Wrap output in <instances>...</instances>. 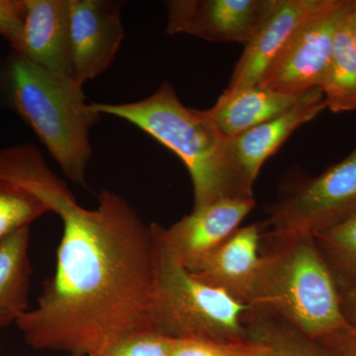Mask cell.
I'll return each mask as SVG.
<instances>
[{"instance_id": "1", "label": "cell", "mask_w": 356, "mask_h": 356, "mask_svg": "<svg viewBox=\"0 0 356 356\" xmlns=\"http://www.w3.org/2000/svg\"><path fill=\"white\" fill-rule=\"evenodd\" d=\"M0 178L41 199L63 222L55 274L36 308L16 322L37 350L102 356L139 332L154 331V238L122 196L103 191L99 205L77 203L34 145L0 149Z\"/></svg>"}, {"instance_id": "2", "label": "cell", "mask_w": 356, "mask_h": 356, "mask_svg": "<svg viewBox=\"0 0 356 356\" xmlns=\"http://www.w3.org/2000/svg\"><path fill=\"white\" fill-rule=\"evenodd\" d=\"M0 95L32 128L65 175L88 187L89 133L102 115L86 104L83 86L13 51L0 67Z\"/></svg>"}, {"instance_id": "3", "label": "cell", "mask_w": 356, "mask_h": 356, "mask_svg": "<svg viewBox=\"0 0 356 356\" xmlns=\"http://www.w3.org/2000/svg\"><path fill=\"white\" fill-rule=\"evenodd\" d=\"M102 115L123 119L170 149L191 175L194 208L233 198H252L243 188L227 153V140L204 110L180 102L172 83H163L140 102L91 103Z\"/></svg>"}, {"instance_id": "4", "label": "cell", "mask_w": 356, "mask_h": 356, "mask_svg": "<svg viewBox=\"0 0 356 356\" xmlns=\"http://www.w3.org/2000/svg\"><path fill=\"white\" fill-rule=\"evenodd\" d=\"M248 305L314 339L350 325L336 280L313 236H261V264Z\"/></svg>"}, {"instance_id": "5", "label": "cell", "mask_w": 356, "mask_h": 356, "mask_svg": "<svg viewBox=\"0 0 356 356\" xmlns=\"http://www.w3.org/2000/svg\"><path fill=\"white\" fill-rule=\"evenodd\" d=\"M154 238L153 321L156 332L175 339L245 341L250 306L194 278L173 257L161 225Z\"/></svg>"}, {"instance_id": "6", "label": "cell", "mask_w": 356, "mask_h": 356, "mask_svg": "<svg viewBox=\"0 0 356 356\" xmlns=\"http://www.w3.org/2000/svg\"><path fill=\"white\" fill-rule=\"evenodd\" d=\"M356 211V147L315 177L303 180L268 211V238L315 236Z\"/></svg>"}, {"instance_id": "7", "label": "cell", "mask_w": 356, "mask_h": 356, "mask_svg": "<svg viewBox=\"0 0 356 356\" xmlns=\"http://www.w3.org/2000/svg\"><path fill=\"white\" fill-rule=\"evenodd\" d=\"M353 4V0H337L304 26L274 58L259 86L296 96L321 88L337 30Z\"/></svg>"}, {"instance_id": "8", "label": "cell", "mask_w": 356, "mask_h": 356, "mask_svg": "<svg viewBox=\"0 0 356 356\" xmlns=\"http://www.w3.org/2000/svg\"><path fill=\"white\" fill-rule=\"evenodd\" d=\"M280 0H168L166 32L247 46Z\"/></svg>"}, {"instance_id": "9", "label": "cell", "mask_w": 356, "mask_h": 356, "mask_svg": "<svg viewBox=\"0 0 356 356\" xmlns=\"http://www.w3.org/2000/svg\"><path fill=\"white\" fill-rule=\"evenodd\" d=\"M124 2L70 0V37L74 79L83 86L103 74L118 54L125 30Z\"/></svg>"}, {"instance_id": "10", "label": "cell", "mask_w": 356, "mask_h": 356, "mask_svg": "<svg viewBox=\"0 0 356 356\" xmlns=\"http://www.w3.org/2000/svg\"><path fill=\"white\" fill-rule=\"evenodd\" d=\"M254 206V197L217 201L193 209L168 229L161 226V236L173 257L192 273L240 228Z\"/></svg>"}, {"instance_id": "11", "label": "cell", "mask_w": 356, "mask_h": 356, "mask_svg": "<svg viewBox=\"0 0 356 356\" xmlns=\"http://www.w3.org/2000/svg\"><path fill=\"white\" fill-rule=\"evenodd\" d=\"M337 0H280L254 38L245 46L224 91L259 86L274 58L312 20L329 10Z\"/></svg>"}, {"instance_id": "12", "label": "cell", "mask_w": 356, "mask_h": 356, "mask_svg": "<svg viewBox=\"0 0 356 356\" xmlns=\"http://www.w3.org/2000/svg\"><path fill=\"white\" fill-rule=\"evenodd\" d=\"M327 109L320 88L309 91L293 108L227 140V153L243 188L254 196V185L261 166L300 126Z\"/></svg>"}, {"instance_id": "13", "label": "cell", "mask_w": 356, "mask_h": 356, "mask_svg": "<svg viewBox=\"0 0 356 356\" xmlns=\"http://www.w3.org/2000/svg\"><path fill=\"white\" fill-rule=\"evenodd\" d=\"M24 23L13 50L58 76L74 79L70 0H25Z\"/></svg>"}, {"instance_id": "14", "label": "cell", "mask_w": 356, "mask_h": 356, "mask_svg": "<svg viewBox=\"0 0 356 356\" xmlns=\"http://www.w3.org/2000/svg\"><path fill=\"white\" fill-rule=\"evenodd\" d=\"M261 236L257 224L238 228L197 270L189 273L248 305L261 264Z\"/></svg>"}, {"instance_id": "15", "label": "cell", "mask_w": 356, "mask_h": 356, "mask_svg": "<svg viewBox=\"0 0 356 356\" xmlns=\"http://www.w3.org/2000/svg\"><path fill=\"white\" fill-rule=\"evenodd\" d=\"M307 93L284 95L261 86L224 91L214 106L204 110V113L226 139H231L293 108Z\"/></svg>"}, {"instance_id": "16", "label": "cell", "mask_w": 356, "mask_h": 356, "mask_svg": "<svg viewBox=\"0 0 356 356\" xmlns=\"http://www.w3.org/2000/svg\"><path fill=\"white\" fill-rule=\"evenodd\" d=\"M30 227L16 231L0 243V329L17 322L29 311L32 266Z\"/></svg>"}, {"instance_id": "17", "label": "cell", "mask_w": 356, "mask_h": 356, "mask_svg": "<svg viewBox=\"0 0 356 356\" xmlns=\"http://www.w3.org/2000/svg\"><path fill=\"white\" fill-rule=\"evenodd\" d=\"M353 7L339 25L321 89L327 109L334 113L356 110V46Z\"/></svg>"}, {"instance_id": "18", "label": "cell", "mask_w": 356, "mask_h": 356, "mask_svg": "<svg viewBox=\"0 0 356 356\" xmlns=\"http://www.w3.org/2000/svg\"><path fill=\"white\" fill-rule=\"evenodd\" d=\"M247 329L248 339L266 346L273 356H329L317 339L252 307Z\"/></svg>"}, {"instance_id": "19", "label": "cell", "mask_w": 356, "mask_h": 356, "mask_svg": "<svg viewBox=\"0 0 356 356\" xmlns=\"http://www.w3.org/2000/svg\"><path fill=\"white\" fill-rule=\"evenodd\" d=\"M314 238L339 291L356 289V211Z\"/></svg>"}, {"instance_id": "20", "label": "cell", "mask_w": 356, "mask_h": 356, "mask_svg": "<svg viewBox=\"0 0 356 356\" xmlns=\"http://www.w3.org/2000/svg\"><path fill=\"white\" fill-rule=\"evenodd\" d=\"M48 212V206L31 192L0 178V243Z\"/></svg>"}, {"instance_id": "21", "label": "cell", "mask_w": 356, "mask_h": 356, "mask_svg": "<svg viewBox=\"0 0 356 356\" xmlns=\"http://www.w3.org/2000/svg\"><path fill=\"white\" fill-rule=\"evenodd\" d=\"M172 356H273L261 344L245 341L172 339Z\"/></svg>"}, {"instance_id": "22", "label": "cell", "mask_w": 356, "mask_h": 356, "mask_svg": "<svg viewBox=\"0 0 356 356\" xmlns=\"http://www.w3.org/2000/svg\"><path fill=\"white\" fill-rule=\"evenodd\" d=\"M172 339L149 331L124 339L102 356H172Z\"/></svg>"}, {"instance_id": "23", "label": "cell", "mask_w": 356, "mask_h": 356, "mask_svg": "<svg viewBox=\"0 0 356 356\" xmlns=\"http://www.w3.org/2000/svg\"><path fill=\"white\" fill-rule=\"evenodd\" d=\"M25 0H0V36L13 44L24 23Z\"/></svg>"}, {"instance_id": "24", "label": "cell", "mask_w": 356, "mask_h": 356, "mask_svg": "<svg viewBox=\"0 0 356 356\" xmlns=\"http://www.w3.org/2000/svg\"><path fill=\"white\" fill-rule=\"evenodd\" d=\"M317 341L329 356H356V329L350 325Z\"/></svg>"}, {"instance_id": "25", "label": "cell", "mask_w": 356, "mask_h": 356, "mask_svg": "<svg viewBox=\"0 0 356 356\" xmlns=\"http://www.w3.org/2000/svg\"><path fill=\"white\" fill-rule=\"evenodd\" d=\"M341 310L346 322L356 329V289L341 290Z\"/></svg>"}, {"instance_id": "26", "label": "cell", "mask_w": 356, "mask_h": 356, "mask_svg": "<svg viewBox=\"0 0 356 356\" xmlns=\"http://www.w3.org/2000/svg\"><path fill=\"white\" fill-rule=\"evenodd\" d=\"M353 39H355V43L356 46V0H355V8H353Z\"/></svg>"}, {"instance_id": "27", "label": "cell", "mask_w": 356, "mask_h": 356, "mask_svg": "<svg viewBox=\"0 0 356 356\" xmlns=\"http://www.w3.org/2000/svg\"><path fill=\"white\" fill-rule=\"evenodd\" d=\"M64 356H76V355H65Z\"/></svg>"}]
</instances>
